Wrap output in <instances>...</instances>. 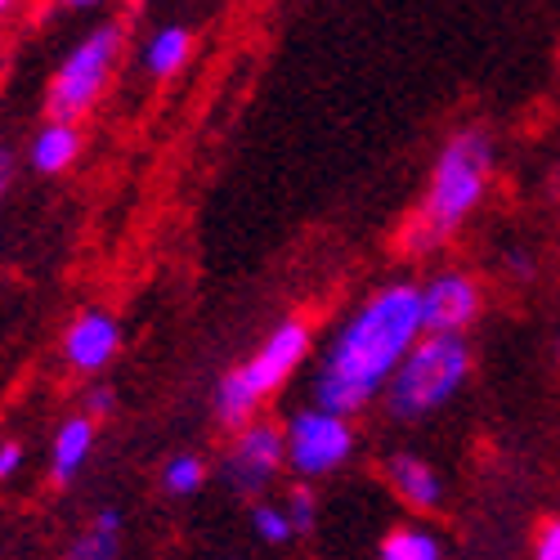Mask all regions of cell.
Instances as JSON below:
<instances>
[{
    "instance_id": "obj_1",
    "label": "cell",
    "mask_w": 560,
    "mask_h": 560,
    "mask_svg": "<svg viewBox=\"0 0 560 560\" xmlns=\"http://www.w3.org/2000/svg\"><path fill=\"white\" fill-rule=\"evenodd\" d=\"M427 337L422 328V288L417 283H386L372 292L341 328L323 346L314 372V408L350 417L363 412L386 382L408 359V350Z\"/></svg>"
},
{
    "instance_id": "obj_2",
    "label": "cell",
    "mask_w": 560,
    "mask_h": 560,
    "mask_svg": "<svg viewBox=\"0 0 560 560\" xmlns=\"http://www.w3.org/2000/svg\"><path fill=\"white\" fill-rule=\"evenodd\" d=\"M493 139L480 126H462L444 139V149L431 162V179L422 194V211L408 229V252L444 247L453 233L471 220L493 184Z\"/></svg>"
},
{
    "instance_id": "obj_3",
    "label": "cell",
    "mask_w": 560,
    "mask_h": 560,
    "mask_svg": "<svg viewBox=\"0 0 560 560\" xmlns=\"http://www.w3.org/2000/svg\"><path fill=\"white\" fill-rule=\"evenodd\" d=\"M310 350H314V328H310V323L305 318H283L260 341V350L252 359H243L238 368H229L224 377L215 382V395H211L215 417H220L229 431L252 427L260 404L278 386H288V377L310 359Z\"/></svg>"
},
{
    "instance_id": "obj_4",
    "label": "cell",
    "mask_w": 560,
    "mask_h": 560,
    "mask_svg": "<svg viewBox=\"0 0 560 560\" xmlns=\"http://www.w3.org/2000/svg\"><path fill=\"white\" fill-rule=\"evenodd\" d=\"M466 377H471V346H466V337H422L386 382V395H382L386 412L395 422L431 417L457 399Z\"/></svg>"
},
{
    "instance_id": "obj_5",
    "label": "cell",
    "mask_w": 560,
    "mask_h": 560,
    "mask_svg": "<svg viewBox=\"0 0 560 560\" xmlns=\"http://www.w3.org/2000/svg\"><path fill=\"white\" fill-rule=\"evenodd\" d=\"M121 50H126V27L121 23H104L95 32H85L50 77V95H45V113H50V121H72L77 126L85 113H95L108 81L117 77Z\"/></svg>"
},
{
    "instance_id": "obj_6",
    "label": "cell",
    "mask_w": 560,
    "mask_h": 560,
    "mask_svg": "<svg viewBox=\"0 0 560 560\" xmlns=\"http://www.w3.org/2000/svg\"><path fill=\"white\" fill-rule=\"evenodd\" d=\"M283 448H288V471L301 480H323L341 471L354 457V427L337 412L323 408H296L283 427Z\"/></svg>"
},
{
    "instance_id": "obj_7",
    "label": "cell",
    "mask_w": 560,
    "mask_h": 560,
    "mask_svg": "<svg viewBox=\"0 0 560 560\" xmlns=\"http://www.w3.org/2000/svg\"><path fill=\"white\" fill-rule=\"evenodd\" d=\"M288 466V448H283V427H273V422H256L243 427V431H233V444L224 453V480L233 493H265L278 471Z\"/></svg>"
},
{
    "instance_id": "obj_8",
    "label": "cell",
    "mask_w": 560,
    "mask_h": 560,
    "mask_svg": "<svg viewBox=\"0 0 560 560\" xmlns=\"http://www.w3.org/2000/svg\"><path fill=\"white\" fill-rule=\"evenodd\" d=\"M480 318V283L471 273L444 269L431 283H422V328L427 337H466V328Z\"/></svg>"
},
{
    "instance_id": "obj_9",
    "label": "cell",
    "mask_w": 560,
    "mask_h": 560,
    "mask_svg": "<svg viewBox=\"0 0 560 560\" xmlns=\"http://www.w3.org/2000/svg\"><path fill=\"white\" fill-rule=\"evenodd\" d=\"M121 350V323L113 310H81L63 332V359L72 372H104Z\"/></svg>"
},
{
    "instance_id": "obj_10",
    "label": "cell",
    "mask_w": 560,
    "mask_h": 560,
    "mask_svg": "<svg viewBox=\"0 0 560 560\" xmlns=\"http://www.w3.org/2000/svg\"><path fill=\"white\" fill-rule=\"evenodd\" d=\"M386 485L395 489V498L412 511H440L444 502V476L422 457V453H390L386 457Z\"/></svg>"
},
{
    "instance_id": "obj_11",
    "label": "cell",
    "mask_w": 560,
    "mask_h": 560,
    "mask_svg": "<svg viewBox=\"0 0 560 560\" xmlns=\"http://www.w3.org/2000/svg\"><path fill=\"white\" fill-rule=\"evenodd\" d=\"M90 453H95V422H90L85 412H72L68 422L55 431V444H50V480L55 485H72Z\"/></svg>"
},
{
    "instance_id": "obj_12",
    "label": "cell",
    "mask_w": 560,
    "mask_h": 560,
    "mask_svg": "<svg viewBox=\"0 0 560 560\" xmlns=\"http://www.w3.org/2000/svg\"><path fill=\"white\" fill-rule=\"evenodd\" d=\"M81 144H85L81 126H72V121H45L32 135V144H27V162L40 175H63L81 158Z\"/></svg>"
},
{
    "instance_id": "obj_13",
    "label": "cell",
    "mask_w": 560,
    "mask_h": 560,
    "mask_svg": "<svg viewBox=\"0 0 560 560\" xmlns=\"http://www.w3.org/2000/svg\"><path fill=\"white\" fill-rule=\"evenodd\" d=\"M194 59V32L184 23H162L149 40H144V72L158 81H171L184 72V63Z\"/></svg>"
},
{
    "instance_id": "obj_14",
    "label": "cell",
    "mask_w": 560,
    "mask_h": 560,
    "mask_svg": "<svg viewBox=\"0 0 560 560\" xmlns=\"http://www.w3.org/2000/svg\"><path fill=\"white\" fill-rule=\"evenodd\" d=\"M63 560H121V511H113V506L100 511V516L72 538Z\"/></svg>"
},
{
    "instance_id": "obj_15",
    "label": "cell",
    "mask_w": 560,
    "mask_h": 560,
    "mask_svg": "<svg viewBox=\"0 0 560 560\" xmlns=\"http://www.w3.org/2000/svg\"><path fill=\"white\" fill-rule=\"evenodd\" d=\"M382 560H444V542L427 525H395L382 538Z\"/></svg>"
},
{
    "instance_id": "obj_16",
    "label": "cell",
    "mask_w": 560,
    "mask_h": 560,
    "mask_svg": "<svg viewBox=\"0 0 560 560\" xmlns=\"http://www.w3.org/2000/svg\"><path fill=\"white\" fill-rule=\"evenodd\" d=\"M202 485H207V462L198 453H175L162 466V493L171 498H194L202 493Z\"/></svg>"
},
{
    "instance_id": "obj_17",
    "label": "cell",
    "mask_w": 560,
    "mask_h": 560,
    "mask_svg": "<svg viewBox=\"0 0 560 560\" xmlns=\"http://www.w3.org/2000/svg\"><path fill=\"white\" fill-rule=\"evenodd\" d=\"M252 529H256V538H260L265 547H283V542L296 538L292 525H288L283 502H252Z\"/></svg>"
},
{
    "instance_id": "obj_18",
    "label": "cell",
    "mask_w": 560,
    "mask_h": 560,
    "mask_svg": "<svg viewBox=\"0 0 560 560\" xmlns=\"http://www.w3.org/2000/svg\"><path fill=\"white\" fill-rule=\"evenodd\" d=\"M283 511H288V525H292V534H310V529L318 525V498H314L305 485L288 493Z\"/></svg>"
},
{
    "instance_id": "obj_19",
    "label": "cell",
    "mask_w": 560,
    "mask_h": 560,
    "mask_svg": "<svg viewBox=\"0 0 560 560\" xmlns=\"http://www.w3.org/2000/svg\"><path fill=\"white\" fill-rule=\"evenodd\" d=\"M23 462H27L23 440H0V485H10L23 471Z\"/></svg>"
},
{
    "instance_id": "obj_20",
    "label": "cell",
    "mask_w": 560,
    "mask_h": 560,
    "mask_svg": "<svg viewBox=\"0 0 560 560\" xmlns=\"http://www.w3.org/2000/svg\"><path fill=\"white\" fill-rule=\"evenodd\" d=\"M113 408H117V395L108 386L85 395V417H90V422H104V417H113Z\"/></svg>"
},
{
    "instance_id": "obj_21",
    "label": "cell",
    "mask_w": 560,
    "mask_h": 560,
    "mask_svg": "<svg viewBox=\"0 0 560 560\" xmlns=\"http://www.w3.org/2000/svg\"><path fill=\"white\" fill-rule=\"evenodd\" d=\"M534 560H560V521H547L538 542H534Z\"/></svg>"
},
{
    "instance_id": "obj_22",
    "label": "cell",
    "mask_w": 560,
    "mask_h": 560,
    "mask_svg": "<svg viewBox=\"0 0 560 560\" xmlns=\"http://www.w3.org/2000/svg\"><path fill=\"white\" fill-rule=\"evenodd\" d=\"M10 175H14V153L0 149V198H5V189H10Z\"/></svg>"
},
{
    "instance_id": "obj_23",
    "label": "cell",
    "mask_w": 560,
    "mask_h": 560,
    "mask_svg": "<svg viewBox=\"0 0 560 560\" xmlns=\"http://www.w3.org/2000/svg\"><path fill=\"white\" fill-rule=\"evenodd\" d=\"M10 10H14V5H10V0H0V19H5V14H10Z\"/></svg>"
}]
</instances>
